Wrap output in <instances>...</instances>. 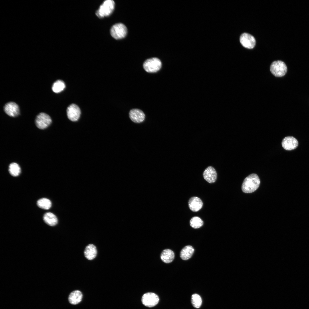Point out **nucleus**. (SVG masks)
I'll return each mask as SVG.
<instances>
[{
  "instance_id": "nucleus-17",
  "label": "nucleus",
  "mask_w": 309,
  "mask_h": 309,
  "mask_svg": "<svg viewBox=\"0 0 309 309\" xmlns=\"http://www.w3.org/2000/svg\"><path fill=\"white\" fill-rule=\"evenodd\" d=\"M174 257L175 254L174 252L169 249H166L163 250L160 256L161 260L166 263H169L172 262Z\"/></svg>"
},
{
  "instance_id": "nucleus-22",
  "label": "nucleus",
  "mask_w": 309,
  "mask_h": 309,
  "mask_svg": "<svg viewBox=\"0 0 309 309\" xmlns=\"http://www.w3.org/2000/svg\"><path fill=\"white\" fill-rule=\"evenodd\" d=\"M65 87V85L62 80H58L55 82L52 86L53 91L56 93H58L63 91Z\"/></svg>"
},
{
  "instance_id": "nucleus-12",
  "label": "nucleus",
  "mask_w": 309,
  "mask_h": 309,
  "mask_svg": "<svg viewBox=\"0 0 309 309\" xmlns=\"http://www.w3.org/2000/svg\"><path fill=\"white\" fill-rule=\"evenodd\" d=\"M203 176L204 179L209 183H214L216 181L217 175L215 169L212 166H209L204 171Z\"/></svg>"
},
{
  "instance_id": "nucleus-3",
  "label": "nucleus",
  "mask_w": 309,
  "mask_h": 309,
  "mask_svg": "<svg viewBox=\"0 0 309 309\" xmlns=\"http://www.w3.org/2000/svg\"><path fill=\"white\" fill-rule=\"evenodd\" d=\"M144 70L147 72L155 73L159 71L162 67V63L159 58H152L147 59L143 64Z\"/></svg>"
},
{
  "instance_id": "nucleus-18",
  "label": "nucleus",
  "mask_w": 309,
  "mask_h": 309,
  "mask_svg": "<svg viewBox=\"0 0 309 309\" xmlns=\"http://www.w3.org/2000/svg\"><path fill=\"white\" fill-rule=\"evenodd\" d=\"M194 251V249L191 246L187 245L181 251L180 253V257L183 260H187L191 257Z\"/></svg>"
},
{
  "instance_id": "nucleus-15",
  "label": "nucleus",
  "mask_w": 309,
  "mask_h": 309,
  "mask_svg": "<svg viewBox=\"0 0 309 309\" xmlns=\"http://www.w3.org/2000/svg\"><path fill=\"white\" fill-rule=\"evenodd\" d=\"M82 297L83 294L81 291L79 290H75L70 293L68 299L70 304L76 305L81 301Z\"/></svg>"
},
{
  "instance_id": "nucleus-11",
  "label": "nucleus",
  "mask_w": 309,
  "mask_h": 309,
  "mask_svg": "<svg viewBox=\"0 0 309 309\" xmlns=\"http://www.w3.org/2000/svg\"><path fill=\"white\" fill-rule=\"evenodd\" d=\"M298 140L292 136H288L285 137L282 142V147L287 150H291L296 149L298 146Z\"/></svg>"
},
{
  "instance_id": "nucleus-1",
  "label": "nucleus",
  "mask_w": 309,
  "mask_h": 309,
  "mask_svg": "<svg viewBox=\"0 0 309 309\" xmlns=\"http://www.w3.org/2000/svg\"><path fill=\"white\" fill-rule=\"evenodd\" d=\"M260 184V180L256 174H251L244 179L241 186L242 191L245 193H251L256 191Z\"/></svg>"
},
{
  "instance_id": "nucleus-2",
  "label": "nucleus",
  "mask_w": 309,
  "mask_h": 309,
  "mask_svg": "<svg viewBox=\"0 0 309 309\" xmlns=\"http://www.w3.org/2000/svg\"><path fill=\"white\" fill-rule=\"evenodd\" d=\"M270 70L272 74L277 77L283 76L287 73V67L286 64L280 60L273 62L270 66Z\"/></svg>"
},
{
  "instance_id": "nucleus-9",
  "label": "nucleus",
  "mask_w": 309,
  "mask_h": 309,
  "mask_svg": "<svg viewBox=\"0 0 309 309\" xmlns=\"http://www.w3.org/2000/svg\"><path fill=\"white\" fill-rule=\"evenodd\" d=\"M67 114L68 117L70 120L72 121H76L80 117V110L77 105L72 104L68 107Z\"/></svg>"
},
{
  "instance_id": "nucleus-13",
  "label": "nucleus",
  "mask_w": 309,
  "mask_h": 309,
  "mask_svg": "<svg viewBox=\"0 0 309 309\" xmlns=\"http://www.w3.org/2000/svg\"><path fill=\"white\" fill-rule=\"evenodd\" d=\"M4 110L6 114L11 117L16 116L19 113V106L13 102H10L5 104L4 107Z\"/></svg>"
},
{
  "instance_id": "nucleus-8",
  "label": "nucleus",
  "mask_w": 309,
  "mask_h": 309,
  "mask_svg": "<svg viewBox=\"0 0 309 309\" xmlns=\"http://www.w3.org/2000/svg\"><path fill=\"white\" fill-rule=\"evenodd\" d=\"M239 39L242 45L248 49L253 48L256 44V41L254 37L247 33H242L240 36Z\"/></svg>"
},
{
  "instance_id": "nucleus-19",
  "label": "nucleus",
  "mask_w": 309,
  "mask_h": 309,
  "mask_svg": "<svg viewBox=\"0 0 309 309\" xmlns=\"http://www.w3.org/2000/svg\"><path fill=\"white\" fill-rule=\"evenodd\" d=\"M43 220L46 223L52 226L56 225L58 222V219L56 216L50 212L46 213L44 214Z\"/></svg>"
},
{
  "instance_id": "nucleus-16",
  "label": "nucleus",
  "mask_w": 309,
  "mask_h": 309,
  "mask_svg": "<svg viewBox=\"0 0 309 309\" xmlns=\"http://www.w3.org/2000/svg\"><path fill=\"white\" fill-rule=\"evenodd\" d=\"M97 250L96 247L93 244H89L85 248L84 254L85 257L89 260H92L96 257Z\"/></svg>"
},
{
  "instance_id": "nucleus-7",
  "label": "nucleus",
  "mask_w": 309,
  "mask_h": 309,
  "mask_svg": "<svg viewBox=\"0 0 309 309\" xmlns=\"http://www.w3.org/2000/svg\"><path fill=\"white\" fill-rule=\"evenodd\" d=\"M51 119L49 116L45 113L41 112L37 116L35 123L39 128L43 129L47 128L51 124Z\"/></svg>"
},
{
  "instance_id": "nucleus-5",
  "label": "nucleus",
  "mask_w": 309,
  "mask_h": 309,
  "mask_svg": "<svg viewBox=\"0 0 309 309\" xmlns=\"http://www.w3.org/2000/svg\"><path fill=\"white\" fill-rule=\"evenodd\" d=\"M127 30L126 27L121 23L113 25L110 30V34L114 38L118 39L124 37L126 35Z\"/></svg>"
},
{
  "instance_id": "nucleus-14",
  "label": "nucleus",
  "mask_w": 309,
  "mask_h": 309,
  "mask_svg": "<svg viewBox=\"0 0 309 309\" xmlns=\"http://www.w3.org/2000/svg\"><path fill=\"white\" fill-rule=\"evenodd\" d=\"M188 205L190 210L193 212H195L198 211L201 208L203 203L199 198L193 197L189 199Z\"/></svg>"
},
{
  "instance_id": "nucleus-6",
  "label": "nucleus",
  "mask_w": 309,
  "mask_h": 309,
  "mask_svg": "<svg viewBox=\"0 0 309 309\" xmlns=\"http://www.w3.org/2000/svg\"><path fill=\"white\" fill-rule=\"evenodd\" d=\"M159 300L158 296L152 292H147L144 294L141 299L142 304L145 306L150 308L157 305Z\"/></svg>"
},
{
  "instance_id": "nucleus-20",
  "label": "nucleus",
  "mask_w": 309,
  "mask_h": 309,
  "mask_svg": "<svg viewBox=\"0 0 309 309\" xmlns=\"http://www.w3.org/2000/svg\"><path fill=\"white\" fill-rule=\"evenodd\" d=\"M37 204L39 208L46 210L50 209L52 206L51 201L46 198L40 199L37 201Z\"/></svg>"
},
{
  "instance_id": "nucleus-23",
  "label": "nucleus",
  "mask_w": 309,
  "mask_h": 309,
  "mask_svg": "<svg viewBox=\"0 0 309 309\" xmlns=\"http://www.w3.org/2000/svg\"><path fill=\"white\" fill-rule=\"evenodd\" d=\"M191 226L193 228L197 229L201 227L203 224V220L198 217H193L190 221Z\"/></svg>"
},
{
  "instance_id": "nucleus-24",
  "label": "nucleus",
  "mask_w": 309,
  "mask_h": 309,
  "mask_svg": "<svg viewBox=\"0 0 309 309\" xmlns=\"http://www.w3.org/2000/svg\"><path fill=\"white\" fill-rule=\"evenodd\" d=\"M191 302L193 306L198 308L201 306L202 300L201 296L199 294H195L192 295Z\"/></svg>"
},
{
  "instance_id": "nucleus-4",
  "label": "nucleus",
  "mask_w": 309,
  "mask_h": 309,
  "mask_svg": "<svg viewBox=\"0 0 309 309\" xmlns=\"http://www.w3.org/2000/svg\"><path fill=\"white\" fill-rule=\"evenodd\" d=\"M115 2L112 0L105 1L100 6L96 13V15L100 18L109 15L114 10Z\"/></svg>"
},
{
  "instance_id": "nucleus-21",
  "label": "nucleus",
  "mask_w": 309,
  "mask_h": 309,
  "mask_svg": "<svg viewBox=\"0 0 309 309\" xmlns=\"http://www.w3.org/2000/svg\"><path fill=\"white\" fill-rule=\"evenodd\" d=\"M9 173L12 176L17 177L20 173L21 168L17 164L13 163L9 165Z\"/></svg>"
},
{
  "instance_id": "nucleus-10",
  "label": "nucleus",
  "mask_w": 309,
  "mask_h": 309,
  "mask_svg": "<svg viewBox=\"0 0 309 309\" xmlns=\"http://www.w3.org/2000/svg\"><path fill=\"white\" fill-rule=\"evenodd\" d=\"M129 115L130 120L136 123L142 122L145 117L143 112L141 110L137 108L131 109L129 112Z\"/></svg>"
}]
</instances>
